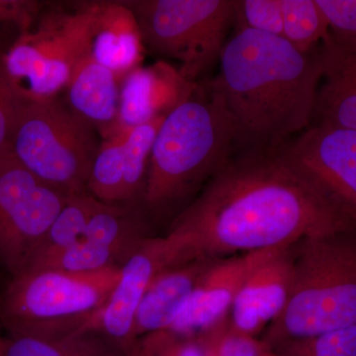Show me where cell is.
I'll return each instance as SVG.
<instances>
[{"instance_id": "obj_32", "label": "cell", "mask_w": 356, "mask_h": 356, "mask_svg": "<svg viewBox=\"0 0 356 356\" xmlns=\"http://www.w3.org/2000/svg\"><path fill=\"white\" fill-rule=\"evenodd\" d=\"M259 356H277L275 355V353H273V350H269V348H266V346H264V348H262L261 355Z\"/></svg>"}, {"instance_id": "obj_17", "label": "cell", "mask_w": 356, "mask_h": 356, "mask_svg": "<svg viewBox=\"0 0 356 356\" xmlns=\"http://www.w3.org/2000/svg\"><path fill=\"white\" fill-rule=\"evenodd\" d=\"M213 259L179 262L154 276L136 312L135 339L170 329Z\"/></svg>"}, {"instance_id": "obj_10", "label": "cell", "mask_w": 356, "mask_h": 356, "mask_svg": "<svg viewBox=\"0 0 356 356\" xmlns=\"http://www.w3.org/2000/svg\"><path fill=\"white\" fill-rule=\"evenodd\" d=\"M281 149L356 225V131L311 125Z\"/></svg>"}, {"instance_id": "obj_30", "label": "cell", "mask_w": 356, "mask_h": 356, "mask_svg": "<svg viewBox=\"0 0 356 356\" xmlns=\"http://www.w3.org/2000/svg\"><path fill=\"white\" fill-rule=\"evenodd\" d=\"M44 7L35 0H0V24L13 25L18 35L25 34L36 24Z\"/></svg>"}, {"instance_id": "obj_33", "label": "cell", "mask_w": 356, "mask_h": 356, "mask_svg": "<svg viewBox=\"0 0 356 356\" xmlns=\"http://www.w3.org/2000/svg\"><path fill=\"white\" fill-rule=\"evenodd\" d=\"M4 346H6V339L0 336V356H3Z\"/></svg>"}, {"instance_id": "obj_19", "label": "cell", "mask_w": 356, "mask_h": 356, "mask_svg": "<svg viewBox=\"0 0 356 356\" xmlns=\"http://www.w3.org/2000/svg\"><path fill=\"white\" fill-rule=\"evenodd\" d=\"M3 356H129V353L90 323L56 336L9 334Z\"/></svg>"}, {"instance_id": "obj_31", "label": "cell", "mask_w": 356, "mask_h": 356, "mask_svg": "<svg viewBox=\"0 0 356 356\" xmlns=\"http://www.w3.org/2000/svg\"><path fill=\"white\" fill-rule=\"evenodd\" d=\"M128 353L129 356H144L142 350H140V341H138L135 346L128 350Z\"/></svg>"}, {"instance_id": "obj_24", "label": "cell", "mask_w": 356, "mask_h": 356, "mask_svg": "<svg viewBox=\"0 0 356 356\" xmlns=\"http://www.w3.org/2000/svg\"><path fill=\"white\" fill-rule=\"evenodd\" d=\"M271 350L277 356H356V324L317 336L288 339Z\"/></svg>"}, {"instance_id": "obj_23", "label": "cell", "mask_w": 356, "mask_h": 356, "mask_svg": "<svg viewBox=\"0 0 356 356\" xmlns=\"http://www.w3.org/2000/svg\"><path fill=\"white\" fill-rule=\"evenodd\" d=\"M125 261L121 254L111 248L81 238L57 254L34 262L25 270L54 269L70 273H90L120 267Z\"/></svg>"}, {"instance_id": "obj_26", "label": "cell", "mask_w": 356, "mask_h": 356, "mask_svg": "<svg viewBox=\"0 0 356 356\" xmlns=\"http://www.w3.org/2000/svg\"><path fill=\"white\" fill-rule=\"evenodd\" d=\"M233 28L282 37L280 0H235Z\"/></svg>"}, {"instance_id": "obj_27", "label": "cell", "mask_w": 356, "mask_h": 356, "mask_svg": "<svg viewBox=\"0 0 356 356\" xmlns=\"http://www.w3.org/2000/svg\"><path fill=\"white\" fill-rule=\"evenodd\" d=\"M144 356H206L197 336L159 331L139 339Z\"/></svg>"}, {"instance_id": "obj_6", "label": "cell", "mask_w": 356, "mask_h": 356, "mask_svg": "<svg viewBox=\"0 0 356 356\" xmlns=\"http://www.w3.org/2000/svg\"><path fill=\"white\" fill-rule=\"evenodd\" d=\"M97 131L58 98L27 102L11 137L9 154L26 170L69 196L88 193L102 140Z\"/></svg>"}, {"instance_id": "obj_8", "label": "cell", "mask_w": 356, "mask_h": 356, "mask_svg": "<svg viewBox=\"0 0 356 356\" xmlns=\"http://www.w3.org/2000/svg\"><path fill=\"white\" fill-rule=\"evenodd\" d=\"M135 14L145 49L179 63V74L196 83L219 62L234 25L235 0L125 1Z\"/></svg>"}, {"instance_id": "obj_21", "label": "cell", "mask_w": 356, "mask_h": 356, "mask_svg": "<svg viewBox=\"0 0 356 356\" xmlns=\"http://www.w3.org/2000/svg\"><path fill=\"white\" fill-rule=\"evenodd\" d=\"M99 203V200L89 193L70 196L27 267L40 259L57 254L83 238L89 220Z\"/></svg>"}, {"instance_id": "obj_11", "label": "cell", "mask_w": 356, "mask_h": 356, "mask_svg": "<svg viewBox=\"0 0 356 356\" xmlns=\"http://www.w3.org/2000/svg\"><path fill=\"white\" fill-rule=\"evenodd\" d=\"M178 264L168 236H149L126 259L120 277L106 305L98 315V327L129 350L139 339L134 337V321L143 296L154 276Z\"/></svg>"}, {"instance_id": "obj_1", "label": "cell", "mask_w": 356, "mask_h": 356, "mask_svg": "<svg viewBox=\"0 0 356 356\" xmlns=\"http://www.w3.org/2000/svg\"><path fill=\"white\" fill-rule=\"evenodd\" d=\"M356 229L280 149L236 151L170 227L180 262Z\"/></svg>"}, {"instance_id": "obj_14", "label": "cell", "mask_w": 356, "mask_h": 356, "mask_svg": "<svg viewBox=\"0 0 356 356\" xmlns=\"http://www.w3.org/2000/svg\"><path fill=\"white\" fill-rule=\"evenodd\" d=\"M195 86L163 62L131 70L122 79L118 116L108 137L165 117Z\"/></svg>"}, {"instance_id": "obj_12", "label": "cell", "mask_w": 356, "mask_h": 356, "mask_svg": "<svg viewBox=\"0 0 356 356\" xmlns=\"http://www.w3.org/2000/svg\"><path fill=\"white\" fill-rule=\"evenodd\" d=\"M280 248L213 259L168 331L196 336L229 316L250 274Z\"/></svg>"}, {"instance_id": "obj_2", "label": "cell", "mask_w": 356, "mask_h": 356, "mask_svg": "<svg viewBox=\"0 0 356 356\" xmlns=\"http://www.w3.org/2000/svg\"><path fill=\"white\" fill-rule=\"evenodd\" d=\"M318 47L305 53L282 37L235 30L206 88L235 125L236 151L280 149L310 127L322 79Z\"/></svg>"}, {"instance_id": "obj_29", "label": "cell", "mask_w": 356, "mask_h": 356, "mask_svg": "<svg viewBox=\"0 0 356 356\" xmlns=\"http://www.w3.org/2000/svg\"><path fill=\"white\" fill-rule=\"evenodd\" d=\"M329 24V35L356 44V0H316Z\"/></svg>"}, {"instance_id": "obj_20", "label": "cell", "mask_w": 356, "mask_h": 356, "mask_svg": "<svg viewBox=\"0 0 356 356\" xmlns=\"http://www.w3.org/2000/svg\"><path fill=\"white\" fill-rule=\"evenodd\" d=\"M145 213L136 206L100 201L89 220L83 238L115 250L127 259L149 236Z\"/></svg>"}, {"instance_id": "obj_25", "label": "cell", "mask_w": 356, "mask_h": 356, "mask_svg": "<svg viewBox=\"0 0 356 356\" xmlns=\"http://www.w3.org/2000/svg\"><path fill=\"white\" fill-rule=\"evenodd\" d=\"M206 356H259L264 344L257 337L235 331L229 316L196 334Z\"/></svg>"}, {"instance_id": "obj_15", "label": "cell", "mask_w": 356, "mask_h": 356, "mask_svg": "<svg viewBox=\"0 0 356 356\" xmlns=\"http://www.w3.org/2000/svg\"><path fill=\"white\" fill-rule=\"evenodd\" d=\"M318 51L322 79L311 125L356 131V44L327 34Z\"/></svg>"}, {"instance_id": "obj_22", "label": "cell", "mask_w": 356, "mask_h": 356, "mask_svg": "<svg viewBox=\"0 0 356 356\" xmlns=\"http://www.w3.org/2000/svg\"><path fill=\"white\" fill-rule=\"evenodd\" d=\"M283 38L301 51L316 50L329 34V24L316 0H280Z\"/></svg>"}, {"instance_id": "obj_4", "label": "cell", "mask_w": 356, "mask_h": 356, "mask_svg": "<svg viewBox=\"0 0 356 356\" xmlns=\"http://www.w3.org/2000/svg\"><path fill=\"white\" fill-rule=\"evenodd\" d=\"M291 257L287 305L261 339L269 350L356 324V229L302 238Z\"/></svg>"}, {"instance_id": "obj_7", "label": "cell", "mask_w": 356, "mask_h": 356, "mask_svg": "<svg viewBox=\"0 0 356 356\" xmlns=\"http://www.w3.org/2000/svg\"><path fill=\"white\" fill-rule=\"evenodd\" d=\"M93 1L69 9H43L36 24L2 54L4 70L26 102L57 98L77 64L89 54Z\"/></svg>"}, {"instance_id": "obj_18", "label": "cell", "mask_w": 356, "mask_h": 356, "mask_svg": "<svg viewBox=\"0 0 356 356\" xmlns=\"http://www.w3.org/2000/svg\"><path fill=\"white\" fill-rule=\"evenodd\" d=\"M121 81L88 54L77 64L67 88V107L99 134L108 137L118 116Z\"/></svg>"}, {"instance_id": "obj_9", "label": "cell", "mask_w": 356, "mask_h": 356, "mask_svg": "<svg viewBox=\"0 0 356 356\" xmlns=\"http://www.w3.org/2000/svg\"><path fill=\"white\" fill-rule=\"evenodd\" d=\"M70 197L10 154L0 158V264L11 277L29 264Z\"/></svg>"}, {"instance_id": "obj_3", "label": "cell", "mask_w": 356, "mask_h": 356, "mask_svg": "<svg viewBox=\"0 0 356 356\" xmlns=\"http://www.w3.org/2000/svg\"><path fill=\"white\" fill-rule=\"evenodd\" d=\"M236 151L233 121L208 88L196 84L156 133L143 212L156 220L177 217Z\"/></svg>"}, {"instance_id": "obj_28", "label": "cell", "mask_w": 356, "mask_h": 356, "mask_svg": "<svg viewBox=\"0 0 356 356\" xmlns=\"http://www.w3.org/2000/svg\"><path fill=\"white\" fill-rule=\"evenodd\" d=\"M3 50L0 48V158L9 154L11 137L21 110L26 102L11 86L2 62Z\"/></svg>"}, {"instance_id": "obj_5", "label": "cell", "mask_w": 356, "mask_h": 356, "mask_svg": "<svg viewBox=\"0 0 356 356\" xmlns=\"http://www.w3.org/2000/svg\"><path fill=\"white\" fill-rule=\"evenodd\" d=\"M120 267L90 273L29 269L11 277L0 300L9 334L56 336L95 322L113 292Z\"/></svg>"}, {"instance_id": "obj_13", "label": "cell", "mask_w": 356, "mask_h": 356, "mask_svg": "<svg viewBox=\"0 0 356 356\" xmlns=\"http://www.w3.org/2000/svg\"><path fill=\"white\" fill-rule=\"evenodd\" d=\"M291 247L278 248L243 283L229 311L235 331L255 337L284 310L292 286Z\"/></svg>"}, {"instance_id": "obj_16", "label": "cell", "mask_w": 356, "mask_h": 356, "mask_svg": "<svg viewBox=\"0 0 356 356\" xmlns=\"http://www.w3.org/2000/svg\"><path fill=\"white\" fill-rule=\"evenodd\" d=\"M145 46L135 14L125 1H93L89 55L118 77L140 67Z\"/></svg>"}]
</instances>
